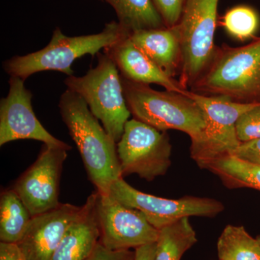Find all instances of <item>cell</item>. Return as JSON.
Here are the masks:
<instances>
[{"mask_svg":"<svg viewBox=\"0 0 260 260\" xmlns=\"http://www.w3.org/2000/svg\"><path fill=\"white\" fill-rule=\"evenodd\" d=\"M32 94L25 80L10 77L8 95L0 101V145L18 140H35L44 144H68L51 135L37 119L32 107Z\"/></svg>","mask_w":260,"mask_h":260,"instance_id":"obj_12","label":"cell"},{"mask_svg":"<svg viewBox=\"0 0 260 260\" xmlns=\"http://www.w3.org/2000/svg\"><path fill=\"white\" fill-rule=\"evenodd\" d=\"M218 260H260V243L243 225H228L217 242Z\"/></svg>","mask_w":260,"mask_h":260,"instance_id":"obj_21","label":"cell"},{"mask_svg":"<svg viewBox=\"0 0 260 260\" xmlns=\"http://www.w3.org/2000/svg\"><path fill=\"white\" fill-rule=\"evenodd\" d=\"M116 63L121 77L135 83L157 84L169 91L183 94L188 90L179 80L169 77L132 42L129 36L104 50Z\"/></svg>","mask_w":260,"mask_h":260,"instance_id":"obj_14","label":"cell"},{"mask_svg":"<svg viewBox=\"0 0 260 260\" xmlns=\"http://www.w3.org/2000/svg\"><path fill=\"white\" fill-rule=\"evenodd\" d=\"M219 0H186L176 30L180 39L181 67L179 82L191 88L209 64L216 47Z\"/></svg>","mask_w":260,"mask_h":260,"instance_id":"obj_7","label":"cell"},{"mask_svg":"<svg viewBox=\"0 0 260 260\" xmlns=\"http://www.w3.org/2000/svg\"><path fill=\"white\" fill-rule=\"evenodd\" d=\"M31 214L13 189L0 195V240L18 244L26 232Z\"/></svg>","mask_w":260,"mask_h":260,"instance_id":"obj_17","label":"cell"},{"mask_svg":"<svg viewBox=\"0 0 260 260\" xmlns=\"http://www.w3.org/2000/svg\"><path fill=\"white\" fill-rule=\"evenodd\" d=\"M256 239H257V240L259 241V242L260 243V235L258 236V237H256Z\"/></svg>","mask_w":260,"mask_h":260,"instance_id":"obj_29","label":"cell"},{"mask_svg":"<svg viewBox=\"0 0 260 260\" xmlns=\"http://www.w3.org/2000/svg\"><path fill=\"white\" fill-rule=\"evenodd\" d=\"M238 139L241 143L260 138V103L244 112L236 124Z\"/></svg>","mask_w":260,"mask_h":260,"instance_id":"obj_23","label":"cell"},{"mask_svg":"<svg viewBox=\"0 0 260 260\" xmlns=\"http://www.w3.org/2000/svg\"><path fill=\"white\" fill-rule=\"evenodd\" d=\"M102 1H104V0H102Z\"/></svg>","mask_w":260,"mask_h":260,"instance_id":"obj_30","label":"cell"},{"mask_svg":"<svg viewBox=\"0 0 260 260\" xmlns=\"http://www.w3.org/2000/svg\"><path fill=\"white\" fill-rule=\"evenodd\" d=\"M157 242L135 249L134 260H154L156 254Z\"/></svg>","mask_w":260,"mask_h":260,"instance_id":"obj_28","label":"cell"},{"mask_svg":"<svg viewBox=\"0 0 260 260\" xmlns=\"http://www.w3.org/2000/svg\"><path fill=\"white\" fill-rule=\"evenodd\" d=\"M116 148L122 177L137 174L153 181L165 175L172 165L169 135L135 118L126 123Z\"/></svg>","mask_w":260,"mask_h":260,"instance_id":"obj_8","label":"cell"},{"mask_svg":"<svg viewBox=\"0 0 260 260\" xmlns=\"http://www.w3.org/2000/svg\"><path fill=\"white\" fill-rule=\"evenodd\" d=\"M197 242L196 232L189 218H181L159 230L154 260H181Z\"/></svg>","mask_w":260,"mask_h":260,"instance_id":"obj_19","label":"cell"},{"mask_svg":"<svg viewBox=\"0 0 260 260\" xmlns=\"http://www.w3.org/2000/svg\"><path fill=\"white\" fill-rule=\"evenodd\" d=\"M59 108L89 180L98 192L109 194L113 183L123 177L116 142L78 93L67 89L61 94Z\"/></svg>","mask_w":260,"mask_h":260,"instance_id":"obj_1","label":"cell"},{"mask_svg":"<svg viewBox=\"0 0 260 260\" xmlns=\"http://www.w3.org/2000/svg\"><path fill=\"white\" fill-rule=\"evenodd\" d=\"M83 206L61 203L54 209L32 216L26 232L16 244L27 260H50Z\"/></svg>","mask_w":260,"mask_h":260,"instance_id":"obj_13","label":"cell"},{"mask_svg":"<svg viewBox=\"0 0 260 260\" xmlns=\"http://www.w3.org/2000/svg\"><path fill=\"white\" fill-rule=\"evenodd\" d=\"M232 155L246 162L260 165V138L241 143Z\"/></svg>","mask_w":260,"mask_h":260,"instance_id":"obj_26","label":"cell"},{"mask_svg":"<svg viewBox=\"0 0 260 260\" xmlns=\"http://www.w3.org/2000/svg\"><path fill=\"white\" fill-rule=\"evenodd\" d=\"M167 28L177 25L180 20L186 0H151Z\"/></svg>","mask_w":260,"mask_h":260,"instance_id":"obj_24","label":"cell"},{"mask_svg":"<svg viewBox=\"0 0 260 260\" xmlns=\"http://www.w3.org/2000/svg\"><path fill=\"white\" fill-rule=\"evenodd\" d=\"M208 170L231 189L251 188L260 191V165L230 155L214 162Z\"/></svg>","mask_w":260,"mask_h":260,"instance_id":"obj_20","label":"cell"},{"mask_svg":"<svg viewBox=\"0 0 260 260\" xmlns=\"http://www.w3.org/2000/svg\"><path fill=\"white\" fill-rule=\"evenodd\" d=\"M135 256V251L130 249L111 250L99 242L86 260H134Z\"/></svg>","mask_w":260,"mask_h":260,"instance_id":"obj_25","label":"cell"},{"mask_svg":"<svg viewBox=\"0 0 260 260\" xmlns=\"http://www.w3.org/2000/svg\"><path fill=\"white\" fill-rule=\"evenodd\" d=\"M109 194L123 205L140 211L158 230L181 218H213L224 210L221 202L212 198L185 196L172 200L146 194L129 185L123 177L113 183Z\"/></svg>","mask_w":260,"mask_h":260,"instance_id":"obj_9","label":"cell"},{"mask_svg":"<svg viewBox=\"0 0 260 260\" xmlns=\"http://www.w3.org/2000/svg\"><path fill=\"white\" fill-rule=\"evenodd\" d=\"M0 260H27L16 244L0 243Z\"/></svg>","mask_w":260,"mask_h":260,"instance_id":"obj_27","label":"cell"},{"mask_svg":"<svg viewBox=\"0 0 260 260\" xmlns=\"http://www.w3.org/2000/svg\"><path fill=\"white\" fill-rule=\"evenodd\" d=\"M205 114V126L191 140V158L201 169H208L219 159L232 155L240 145L236 124L238 119L258 103H239L222 95H205L188 90Z\"/></svg>","mask_w":260,"mask_h":260,"instance_id":"obj_6","label":"cell"},{"mask_svg":"<svg viewBox=\"0 0 260 260\" xmlns=\"http://www.w3.org/2000/svg\"><path fill=\"white\" fill-rule=\"evenodd\" d=\"M127 31L167 28L151 0H105Z\"/></svg>","mask_w":260,"mask_h":260,"instance_id":"obj_18","label":"cell"},{"mask_svg":"<svg viewBox=\"0 0 260 260\" xmlns=\"http://www.w3.org/2000/svg\"><path fill=\"white\" fill-rule=\"evenodd\" d=\"M190 90L239 103H260V37L243 47H216L209 64Z\"/></svg>","mask_w":260,"mask_h":260,"instance_id":"obj_2","label":"cell"},{"mask_svg":"<svg viewBox=\"0 0 260 260\" xmlns=\"http://www.w3.org/2000/svg\"><path fill=\"white\" fill-rule=\"evenodd\" d=\"M98 193L90 194L79 216L71 224L50 260H86L100 239L96 215Z\"/></svg>","mask_w":260,"mask_h":260,"instance_id":"obj_15","label":"cell"},{"mask_svg":"<svg viewBox=\"0 0 260 260\" xmlns=\"http://www.w3.org/2000/svg\"><path fill=\"white\" fill-rule=\"evenodd\" d=\"M97 193L99 242L103 246L111 250H126L157 242L159 230L140 211L123 205L111 195Z\"/></svg>","mask_w":260,"mask_h":260,"instance_id":"obj_11","label":"cell"},{"mask_svg":"<svg viewBox=\"0 0 260 260\" xmlns=\"http://www.w3.org/2000/svg\"><path fill=\"white\" fill-rule=\"evenodd\" d=\"M220 23L228 34L239 40L254 39L259 28V15L248 5H238L228 10L220 18Z\"/></svg>","mask_w":260,"mask_h":260,"instance_id":"obj_22","label":"cell"},{"mask_svg":"<svg viewBox=\"0 0 260 260\" xmlns=\"http://www.w3.org/2000/svg\"><path fill=\"white\" fill-rule=\"evenodd\" d=\"M129 38L166 74L174 78L180 74L182 55L175 27L137 30Z\"/></svg>","mask_w":260,"mask_h":260,"instance_id":"obj_16","label":"cell"},{"mask_svg":"<svg viewBox=\"0 0 260 260\" xmlns=\"http://www.w3.org/2000/svg\"><path fill=\"white\" fill-rule=\"evenodd\" d=\"M129 32L119 22L106 23L102 32L79 37H67L59 28L54 29L47 47L24 56H15L3 63V69L10 77L24 80L39 72H60L68 76L74 75L71 66L78 58L90 54L97 55L121 39Z\"/></svg>","mask_w":260,"mask_h":260,"instance_id":"obj_3","label":"cell"},{"mask_svg":"<svg viewBox=\"0 0 260 260\" xmlns=\"http://www.w3.org/2000/svg\"><path fill=\"white\" fill-rule=\"evenodd\" d=\"M71 149L69 145H43L37 160L15 181L13 189L32 216L61 204L59 194L61 171Z\"/></svg>","mask_w":260,"mask_h":260,"instance_id":"obj_10","label":"cell"},{"mask_svg":"<svg viewBox=\"0 0 260 260\" xmlns=\"http://www.w3.org/2000/svg\"><path fill=\"white\" fill-rule=\"evenodd\" d=\"M126 104L132 115L160 131L176 129L198 138L204 129L205 114L194 99L177 92L159 91L149 85L121 77Z\"/></svg>","mask_w":260,"mask_h":260,"instance_id":"obj_4","label":"cell"},{"mask_svg":"<svg viewBox=\"0 0 260 260\" xmlns=\"http://www.w3.org/2000/svg\"><path fill=\"white\" fill-rule=\"evenodd\" d=\"M98 64L84 76L64 80L68 89L78 93L116 143L132 115L126 104L121 77L116 63L104 53L97 54Z\"/></svg>","mask_w":260,"mask_h":260,"instance_id":"obj_5","label":"cell"}]
</instances>
